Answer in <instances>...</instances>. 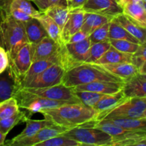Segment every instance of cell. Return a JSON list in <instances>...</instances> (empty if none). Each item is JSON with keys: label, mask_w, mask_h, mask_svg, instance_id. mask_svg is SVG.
Returning <instances> with one entry per match:
<instances>
[{"label": "cell", "mask_w": 146, "mask_h": 146, "mask_svg": "<svg viewBox=\"0 0 146 146\" xmlns=\"http://www.w3.org/2000/svg\"><path fill=\"white\" fill-rule=\"evenodd\" d=\"M45 119L56 125L72 128L96 121L99 113L83 104H70L39 111Z\"/></svg>", "instance_id": "1"}, {"label": "cell", "mask_w": 146, "mask_h": 146, "mask_svg": "<svg viewBox=\"0 0 146 146\" xmlns=\"http://www.w3.org/2000/svg\"><path fill=\"white\" fill-rule=\"evenodd\" d=\"M95 81L124 82V80L109 73L98 64L84 63L66 71L61 84L66 86L74 87Z\"/></svg>", "instance_id": "2"}, {"label": "cell", "mask_w": 146, "mask_h": 146, "mask_svg": "<svg viewBox=\"0 0 146 146\" xmlns=\"http://www.w3.org/2000/svg\"><path fill=\"white\" fill-rule=\"evenodd\" d=\"M0 23V46L4 48L9 58L24 44L29 42L24 22L15 19L11 15L2 17Z\"/></svg>", "instance_id": "3"}, {"label": "cell", "mask_w": 146, "mask_h": 146, "mask_svg": "<svg viewBox=\"0 0 146 146\" xmlns=\"http://www.w3.org/2000/svg\"><path fill=\"white\" fill-rule=\"evenodd\" d=\"M90 47L91 43L88 36L79 42L68 43L61 46L58 64L66 72L84 64L89 55Z\"/></svg>", "instance_id": "4"}, {"label": "cell", "mask_w": 146, "mask_h": 146, "mask_svg": "<svg viewBox=\"0 0 146 146\" xmlns=\"http://www.w3.org/2000/svg\"><path fill=\"white\" fill-rule=\"evenodd\" d=\"M62 135L76 140L82 145L112 146V136L107 133L87 125L74 127L64 132Z\"/></svg>", "instance_id": "5"}, {"label": "cell", "mask_w": 146, "mask_h": 146, "mask_svg": "<svg viewBox=\"0 0 146 146\" xmlns=\"http://www.w3.org/2000/svg\"><path fill=\"white\" fill-rule=\"evenodd\" d=\"M13 97L17 99L19 108L27 110L31 116L33 114L39 113L41 110L44 108H54L66 104H76L69 101H56L48 99L27 92L23 88H18L14 92Z\"/></svg>", "instance_id": "6"}, {"label": "cell", "mask_w": 146, "mask_h": 146, "mask_svg": "<svg viewBox=\"0 0 146 146\" xmlns=\"http://www.w3.org/2000/svg\"><path fill=\"white\" fill-rule=\"evenodd\" d=\"M145 109L146 98H128L112 110L99 117L98 121L114 118L128 119L142 118Z\"/></svg>", "instance_id": "7"}, {"label": "cell", "mask_w": 146, "mask_h": 146, "mask_svg": "<svg viewBox=\"0 0 146 146\" xmlns=\"http://www.w3.org/2000/svg\"><path fill=\"white\" fill-rule=\"evenodd\" d=\"M31 64V44L30 43L22 46L14 56L9 58V66L7 68L15 81L17 89Z\"/></svg>", "instance_id": "8"}, {"label": "cell", "mask_w": 146, "mask_h": 146, "mask_svg": "<svg viewBox=\"0 0 146 146\" xmlns=\"http://www.w3.org/2000/svg\"><path fill=\"white\" fill-rule=\"evenodd\" d=\"M23 89L34 95L48 99L56 101H69L76 104H82L79 98L76 95L74 87L66 86L63 84L47 88H24Z\"/></svg>", "instance_id": "9"}, {"label": "cell", "mask_w": 146, "mask_h": 146, "mask_svg": "<svg viewBox=\"0 0 146 146\" xmlns=\"http://www.w3.org/2000/svg\"><path fill=\"white\" fill-rule=\"evenodd\" d=\"M65 73V70L58 63L54 64L37 75L25 88H41L58 85L62 82Z\"/></svg>", "instance_id": "10"}, {"label": "cell", "mask_w": 146, "mask_h": 146, "mask_svg": "<svg viewBox=\"0 0 146 146\" xmlns=\"http://www.w3.org/2000/svg\"><path fill=\"white\" fill-rule=\"evenodd\" d=\"M81 9L85 12L95 13L113 19L123 13V9L113 0H87Z\"/></svg>", "instance_id": "11"}, {"label": "cell", "mask_w": 146, "mask_h": 146, "mask_svg": "<svg viewBox=\"0 0 146 146\" xmlns=\"http://www.w3.org/2000/svg\"><path fill=\"white\" fill-rule=\"evenodd\" d=\"M60 48L61 45L50 38L48 36H46L39 42L31 44L32 62L46 59L53 56L58 55Z\"/></svg>", "instance_id": "12"}, {"label": "cell", "mask_w": 146, "mask_h": 146, "mask_svg": "<svg viewBox=\"0 0 146 146\" xmlns=\"http://www.w3.org/2000/svg\"><path fill=\"white\" fill-rule=\"evenodd\" d=\"M84 15L85 11L81 9H71L69 17L61 31L63 44H68L71 36L81 29L84 23Z\"/></svg>", "instance_id": "13"}, {"label": "cell", "mask_w": 146, "mask_h": 146, "mask_svg": "<svg viewBox=\"0 0 146 146\" xmlns=\"http://www.w3.org/2000/svg\"><path fill=\"white\" fill-rule=\"evenodd\" d=\"M69 129V128L58 126V125H56L44 127L39 130L34 136L24 140V141H20V142L16 143L14 146H36L39 143L44 142V141L54 138V137L62 135L64 132Z\"/></svg>", "instance_id": "14"}, {"label": "cell", "mask_w": 146, "mask_h": 146, "mask_svg": "<svg viewBox=\"0 0 146 146\" xmlns=\"http://www.w3.org/2000/svg\"><path fill=\"white\" fill-rule=\"evenodd\" d=\"M25 123L27 125H26L25 128L23 130L22 132L20 133L17 136L11 138V140H8L4 142V145L14 146L17 143L34 136L41 128L54 125L53 123L45 118L42 120H32L29 118L26 121Z\"/></svg>", "instance_id": "15"}, {"label": "cell", "mask_w": 146, "mask_h": 146, "mask_svg": "<svg viewBox=\"0 0 146 146\" xmlns=\"http://www.w3.org/2000/svg\"><path fill=\"white\" fill-rule=\"evenodd\" d=\"M124 82L95 81L89 84H81L74 87V91H92L104 94H113L119 92L123 88Z\"/></svg>", "instance_id": "16"}, {"label": "cell", "mask_w": 146, "mask_h": 146, "mask_svg": "<svg viewBox=\"0 0 146 146\" xmlns=\"http://www.w3.org/2000/svg\"><path fill=\"white\" fill-rule=\"evenodd\" d=\"M56 63H58V54L53 56L46 59L39 60V61L32 62L31 66L27 71L26 75L24 76V78L20 83L19 88H25L37 75Z\"/></svg>", "instance_id": "17"}, {"label": "cell", "mask_w": 146, "mask_h": 146, "mask_svg": "<svg viewBox=\"0 0 146 146\" xmlns=\"http://www.w3.org/2000/svg\"><path fill=\"white\" fill-rule=\"evenodd\" d=\"M123 92L125 98H146V79L140 74L124 81Z\"/></svg>", "instance_id": "18"}, {"label": "cell", "mask_w": 146, "mask_h": 146, "mask_svg": "<svg viewBox=\"0 0 146 146\" xmlns=\"http://www.w3.org/2000/svg\"><path fill=\"white\" fill-rule=\"evenodd\" d=\"M100 66L114 76L123 79L124 81L139 74V69L133 63L107 64Z\"/></svg>", "instance_id": "19"}, {"label": "cell", "mask_w": 146, "mask_h": 146, "mask_svg": "<svg viewBox=\"0 0 146 146\" xmlns=\"http://www.w3.org/2000/svg\"><path fill=\"white\" fill-rule=\"evenodd\" d=\"M125 99L126 98L123 92V89L115 94H106V96H104L93 107L94 109L96 110L99 113L96 121H98L99 117L116 107Z\"/></svg>", "instance_id": "20"}, {"label": "cell", "mask_w": 146, "mask_h": 146, "mask_svg": "<svg viewBox=\"0 0 146 146\" xmlns=\"http://www.w3.org/2000/svg\"><path fill=\"white\" fill-rule=\"evenodd\" d=\"M112 19L123 27L131 35L135 37L141 44L146 41V29L141 27L123 13L118 14Z\"/></svg>", "instance_id": "21"}, {"label": "cell", "mask_w": 146, "mask_h": 146, "mask_svg": "<svg viewBox=\"0 0 146 146\" xmlns=\"http://www.w3.org/2000/svg\"><path fill=\"white\" fill-rule=\"evenodd\" d=\"M121 8L124 14L141 27L146 29V10L143 4L129 3L123 5Z\"/></svg>", "instance_id": "22"}, {"label": "cell", "mask_w": 146, "mask_h": 146, "mask_svg": "<svg viewBox=\"0 0 146 146\" xmlns=\"http://www.w3.org/2000/svg\"><path fill=\"white\" fill-rule=\"evenodd\" d=\"M71 11V9L65 4H53L48 6L42 12L49 16L56 23L61 31L69 17Z\"/></svg>", "instance_id": "23"}, {"label": "cell", "mask_w": 146, "mask_h": 146, "mask_svg": "<svg viewBox=\"0 0 146 146\" xmlns=\"http://www.w3.org/2000/svg\"><path fill=\"white\" fill-rule=\"evenodd\" d=\"M24 24L26 34L30 44H36L44 37L48 36L44 27L40 24L37 19H30L29 21L24 22Z\"/></svg>", "instance_id": "24"}, {"label": "cell", "mask_w": 146, "mask_h": 146, "mask_svg": "<svg viewBox=\"0 0 146 146\" xmlns=\"http://www.w3.org/2000/svg\"><path fill=\"white\" fill-rule=\"evenodd\" d=\"M132 56L133 54L121 52L111 45L108 51L94 64L103 65L117 63H132Z\"/></svg>", "instance_id": "25"}, {"label": "cell", "mask_w": 146, "mask_h": 146, "mask_svg": "<svg viewBox=\"0 0 146 146\" xmlns=\"http://www.w3.org/2000/svg\"><path fill=\"white\" fill-rule=\"evenodd\" d=\"M111 18L95 13L85 12L84 20L81 30L84 31L87 36H89L93 31L106 23L109 22Z\"/></svg>", "instance_id": "26"}, {"label": "cell", "mask_w": 146, "mask_h": 146, "mask_svg": "<svg viewBox=\"0 0 146 146\" xmlns=\"http://www.w3.org/2000/svg\"><path fill=\"white\" fill-rule=\"evenodd\" d=\"M17 89V86L15 81L7 68L0 74V103L7 98L13 97Z\"/></svg>", "instance_id": "27"}, {"label": "cell", "mask_w": 146, "mask_h": 146, "mask_svg": "<svg viewBox=\"0 0 146 146\" xmlns=\"http://www.w3.org/2000/svg\"><path fill=\"white\" fill-rule=\"evenodd\" d=\"M37 19L39 21L40 24L42 25V27H44L46 32L47 33V34H48L50 38L54 40L59 45H64L62 42V40H61V29L58 27V26L57 25L56 23L49 16L43 12L41 17Z\"/></svg>", "instance_id": "28"}, {"label": "cell", "mask_w": 146, "mask_h": 146, "mask_svg": "<svg viewBox=\"0 0 146 146\" xmlns=\"http://www.w3.org/2000/svg\"><path fill=\"white\" fill-rule=\"evenodd\" d=\"M31 115L27 114V111H22L19 110L14 115L6 119L0 120V131L7 135L9 131L20 122H26Z\"/></svg>", "instance_id": "29"}, {"label": "cell", "mask_w": 146, "mask_h": 146, "mask_svg": "<svg viewBox=\"0 0 146 146\" xmlns=\"http://www.w3.org/2000/svg\"><path fill=\"white\" fill-rule=\"evenodd\" d=\"M108 38L113 39H123L131 41L135 44H141V42L135 37L131 35L123 27L115 22L113 19L109 21V33Z\"/></svg>", "instance_id": "30"}, {"label": "cell", "mask_w": 146, "mask_h": 146, "mask_svg": "<svg viewBox=\"0 0 146 146\" xmlns=\"http://www.w3.org/2000/svg\"><path fill=\"white\" fill-rule=\"evenodd\" d=\"M110 47H111V43L109 41V38L91 45L89 49V55L85 63H88V64L95 63L108 51Z\"/></svg>", "instance_id": "31"}, {"label": "cell", "mask_w": 146, "mask_h": 146, "mask_svg": "<svg viewBox=\"0 0 146 146\" xmlns=\"http://www.w3.org/2000/svg\"><path fill=\"white\" fill-rule=\"evenodd\" d=\"M19 110V106L14 97H11L1 101L0 103V120L12 116Z\"/></svg>", "instance_id": "32"}, {"label": "cell", "mask_w": 146, "mask_h": 146, "mask_svg": "<svg viewBox=\"0 0 146 146\" xmlns=\"http://www.w3.org/2000/svg\"><path fill=\"white\" fill-rule=\"evenodd\" d=\"M17 9L21 10L23 12L26 13L29 16L34 19L39 18L43 13L40 10L38 11L36 9L31 5V2L29 0H14L10 6L9 11L10 9Z\"/></svg>", "instance_id": "33"}, {"label": "cell", "mask_w": 146, "mask_h": 146, "mask_svg": "<svg viewBox=\"0 0 146 146\" xmlns=\"http://www.w3.org/2000/svg\"><path fill=\"white\" fill-rule=\"evenodd\" d=\"M82 144L76 140L60 135L39 143L36 146H81Z\"/></svg>", "instance_id": "34"}, {"label": "cell", "mask_w": 146, "mask_h": 146, "mask_svg": "<svg viewBox=\"0 0 146 146\" xmlns=\"http://www.w3.org/2000/svg\"><path fill=\"white\" fill-rule=\"evenodd\" d=\"M111 45L115 49L121 51V52L126 53V54H133L138 48L140 44H135L131 41L123 39H113L109 38Z\"/></svg>", "instance_id": "35"}, {"label": "cell", "mask_w": 146, "mask_h": 146, "mask_svg": "<svg viewBox=\"0 0 146 146\" xmlns=\"http://www.w3.org/2000/svg\"><path fill=\"white\" fill-rule=\"evenodd\" d=\"M77 96L83 104L90 107H94V105L106 94L92 92V91H75Z\"/></svg>", "instance_id": "36"}, {"label": "cell", "mask_w": 146, "mask_h": 146, "mask_svg": "<svg viewBox=\"0 0 146 146\" xmlns=\"http://www.w3.org/2000/svg\"><path fill=\"white\" fill-rule=\"evenodd\" d=\"M108 33H109V22H107L94 30L88 36L91 45L108 39L109 38Z\"/></svg>", "instance_id": "37"}, {"label": "cell", "mask_w": 146, "mask_h": 146, "mask_svg": "<svg viewBox=\"0 0 146 146\" xmlns=\"http://www.w3.org/2000/svg\"><path fill=\"white\" fill-rule=\"evenodd\" d=\"M146 62V41L141 43L137 51L133 54L132 63L140 69Z\"/></svg>", "instance_id": "38"}, {"label": "cell", "mask_w": 146, "mask_h": 146, "mask_svg": "<svg viewBox=\"0 0 146 146\" xmlns=\"http://www.w3.org/2000/svg\"><path fill=\"white\" fill-rule=\"evenodd\" d=\"M10 15L12 17H14L15 19L18 20V21H21V22H26V21H29L30 19H31L32 17H31L30 16H29L28 14H27L26 13L23 12L22 11L19 9H10L9 11Z\"/></svg>", "instance_id": "39"}, {"label": "cell", "mask_w": 146, "mask_h": 146, "mask_svg": "<svg viewBox=\"0 0 146 146\" xmlns=\"http://www.w3.org/2000/svg\"><path fill=\"white\" fill-rule=\"evenodd\" d=\"M9 66V56L4 48L0 46V74L7 69Z\"/></svg>", "instance_id": "40"}, {"label": "cell", "mask_w": 146, "mask_h": 146, "mask_svg": "<svg viewBox=\"0 0 146 146\" xmlns=\"http://www.w3.org/2000/svg\"><path fill=\"white\" fill-rule=\"evenodd\" d=\"M13 1L14 0H0V14L1 18L10 15L9 9ZM29 1L34 2L35 0H29Z\"/></svg>", "instance_id": "41"}, {"label": "cell", "mask_w": 146, "mask_h": 146, "mask_svg": "<svg viewBox=\"0 0 146 146\" xmlns=\"http://www.w3.org/2000/svg\"><path fill=\"white\" fill-rule=\"evenodd\" d=\"M88 37V36L85 34L83 31H81V29L78 31H77L76 34H74V35L71 36V38H70L68 43H76L79 42V41H83V40L86 39V38Z\"/></svg>", "instance_id": "42"}, {"label": "cell", "mask_w": 146, "mask_h": 146, "mask_svg": "<svg viewBox=\"0 0 146 146\" xmlns=\"http://www.w3.org/2000/svg\"><path fill=\"white\" fill-rule=\"evenodd\" d=\"M87 0H72L69 8L71 9H81L83 6L85 4Z\"/></svg>", "instance_id": "43"}, {"label": "cell", "mask_w": 146, "mask_h": 146, "mask_svg": "<svg viewBox=\"0 0 146 146\" xmlns=\"http://www.w3.org/2000/svg\"><path fill=\"white\" fill-rule=\"evenodd\" d=\"M34 3L38 7V8L41 11L45 10L49 6L48 0H35Z\"/></svg>", "instance_id": "44"}, {"label": "cell", "mask_w": 146, "mask_h": 146, "mask_svg": "<svg viewBox=\"0 0 146 146\" xmlns=\"http://www.w3.org/2000/svg\"><path fill=\"white\" fill-rule=\"evenodd\" d=\"M143 0H119L118 2V4L121 7L125 5L126 4H129V3H138V4H143Z\"/></svg>", "instance_id": "45"}, {"label": "cell", "mask_w": 146, "mask_h": 146, "mask_svg": "<svg viewBox=\"0 0 146 146\" xmlns=\"http://www.w3.org/2000/svg\"><path fill=\"white\" fill-rule=\"evenodd\" d=\"M48 4L53 5V4H65L67 5L66 0H48Z\"/></svg>", "instance_id": "46"}, {"label": "cell", "mask_w": 146, "mask_h": 146, "mask_svg": "<svg viewBox=\"0 0 146 146\" xmlns=\"http://www.w3.org/2000/svg\"><path fill=\"white\" fill-rule=\"evenodd\" d=\"M6 136H7V135H5L4 134H3L0 131V146L4 145V142H5Z\"/></svg>", "instance_id": "47"}, {"label": "cell", "mask_w": 146, "mask_h": 146, "mask_svg": "<svg viewBox=\"0 0 146 146\" xmlns=\"http://www.w3.org/2000/svg\"><path fill=\"white\" fill-rule=\"evenodd\" d=\"M139 74H146V62L139 69Z\"/></svg>", "instance_id": "48"}, {"label": "cell", "mask_w": 146, "mask_h": 146, "mask_svg": "<svg viewBox=\"0 0 146 146\" xmlns=\"http://www.w3.org/2000/svg\"><path fill=\"white\" fill-rule=\"evenodd\" d=\"M66 1L67 6H68V7H69V6L71 5V2H72V0H66Z\"/></svg>", "instance_id": "49"}, {"label": "cell", "mask_w": 146, "mask_h": 146, "mask_svg": "<svg viewBox=\"0 0 146 146\" xmlns=\"http://www.w3.org/2000/svg\"><path fill=\"white\" fill-rule=\"evenodd\" d=\"M140 75H141V76L143 77V78H145V79H146V74H140Z\"/></svg>", "instance_id": "50"}, {"label": "cell", "mask_w": 146, "mask_h": 146, "mask_svg": "<svg viewBox=\"0 0 146 146\" xmlns=\"http://www.w3.org/2000/svg\"><path fill=\"white\" fill-rule=\"evenodd\" d=\"M143 5L144 8H145V10H146V2H145V1H143Z\"/></svg>", "instance_id": "51"}, {"label": "cell", "mask_w": 146, "mask_h": 146, "mask_svg": "<svg viewBox=\"0 0 146 146\" xmlns=\"http://www.w3.org/2000/svg\"><path fill=\"white\" fill-rule=\"evenodd\" d=\"M143 117H146V109H145V111H144V113H143Z\"/></svg>", "instance_id": "52"}, {"label": "cell", "mask_w": 146, "mask_h": 146, "mask_svg": "<svg viewBox=\"0 0 146 146\" xmlns=\"http://www.w3.org/2000/svg\"><path fill=\"white\" fill-rule=\"evenodd\" d=\"M113 1H115V2H116L117 4H118V1H119V0H113Z\"/></svg>", "instance_id": "53"}, {"label": "cell", "mask_w": 146, "mask_h": 146, "mask_svg": "<svg viewBox=\"0 0 146 146\" xmlns=\"http://www.w3.org/2000/svg\"><path fill=\"white\" fill-rule=\"evenodd\" d=\"M143 1H145V2H146V0H143Z\"/></svg>", "instance_id": "54"}]
</instances>
